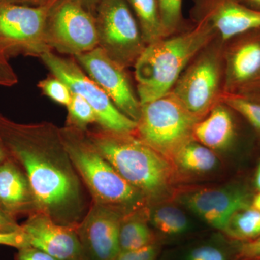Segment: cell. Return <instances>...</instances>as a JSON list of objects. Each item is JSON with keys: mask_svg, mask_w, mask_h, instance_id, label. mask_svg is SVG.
<instances>
[{"mask_svg": "<svg viewBox=\"0 0 260 260\" xmlns=\"http://www.w3.org/2000/svg\"><path fill=\"white\" fill-rule=\"evenodd\" d=\"M0 140L28 177L37 212L61 225H77L85 203L79 175L50 122L20 124L0 114Z\"/></svg>", "mask_w": 260, "mask_h": 260, "instance_id": "1", "label": "cell"}, {"mask_svg": "<svg viewBox=\"0 0 260 260\" xmlns=\"http://www.w3.org/2000/svg\"><path fill=\"white\" fill-rule=\"evenodd\" d=\"M89 139L116 172L144 196L148 203L170 193L175 166L135 133L86 130Z\"/></svg>", "mask_w": 260, "mask_h": 260, "instance_id": "2", "label": "cell"}, {"mask_svg": "<svg viewBox=\"0 0 260 260\" xmlns=\"http://www.w3.org/2000/svg\"><path fill=\"white\" fill-rule=\"evenodd\" d=\"M216 37L213 27L202 21L148 44L134 67L141 104L171 92L193 58Z\"/></svg>", "mask_w": 260, "mask_h": 260, "instance_id": "3", "label": "cell"}, {"mask_svg": "<svg viewBox=\"0 0 260 260\" xmlns=\"http://www.w3.org/2000/svg\"><path fill=\"white\" fill-rule=\"evenodd\" d=\"M63 144L93 203L112 210L122 218L144 213L146 199L116 172L89 139L86 130L60 128Z\"/></svg>", "mask_w": 260, "mask_h": 260, "instance_id": "4", "label": "cell"}, {"mask_svg": "<svg viewBox=\"0 0 260 260\" xmlns=\"http://www.w3.org/2000/svg\"><path fill=\"white\" fill-rule=\"evenodd\" d=\"M141 105L135 133L172 162L178 151L194 140V128L201 119L191 114L172 92Z\"/></svg>", "mask_w": 260, "mask_h": 260, "instance_id": "5", "label": "cell"}, {"mask_svg": "<svg viewBox=\"0 0 260 260\" xmlns=\"http://www.w3.org/2000/svg\"><path fill=\"white\" fill-rule=\"evenodd\" d=\"M224 42L216 37L193 58L171 92L200 119L221 102Z\"/></svg>", "mask_w": 260, "mask_h": 260, "instance_id": "6", "label": "cell"}, {"mask_svg": "<svg viewBox=\"0 0 260 260\" xmlns=\"http://www.w3.org/2000/svg\"><path fill=\"white\" fill-rule=\"evenodd\" d=\"M98 47L123 68H134L145 44L126 0H100L95 10Z\"/></svg>", "mask_w": 260, "mask_h": 260, "instance_id": "7", "label": "cell"}, {"mask_svg": "<svg viewBox=\"0 0 260 260\" xmlns=\"http://www.w3.org/2000/svg\"><path fill=\"white\" fill-rule=\"evenodd\" d=\"M45 41L51 51L75 56L98 47L95 13L81 0H57L49 10Z\"/></svg>", "mask_w": 260, "mask_h": 260, "instance_id": "8", "label": "cell"}, {"mask_svg": "<svg viewBox=\"0 0 260 260\" xmlns=\"http://www.w3.org/2000/svg\"><path fill=\"white\" fill-rule=\"evenodd\" d=\"M51 75L64 82L72 93L78 94L90 104L97 116V124L104 129L135 133L137 122L119 110L107 93L93 81L73 58L61 57L52 51L40 56Z\"/></svg>", "mask_w": 260, "mask_h": 260, "instance_id": "9", "label": "cell"}, {"mask_svg": "<svg viewBox=\"0 0 260 260\" xmlns=\"http://www.w3.org/2000/svg\"><path fill=\"white\" fill-rule=\"evenodd\" d=\"M52 5L44 7L0 3V51L7 57H39L51 51L45 41V27Z\"/></svg>", "mask_w": 260, "mask_h": 260, "instance_id": "10", "label": "cell"}, {"mask_svg": "<svg viewBox=\"0 0 260 260\" xmlns=\"http://www.w3.org/2000/svg\"><path fill=\"white\" fill-rule=\"evenodd\" d=\"M223 62V93H260V28L224 42Z\"/></svg>", "mask_w": 260, "mask_h": 260, "instance_id": "11", "label": "cell"}, {"mask_svg": "<svg viewBox=\"0 0 260 260\" xmlns=\"http://www.w3.org/2000/svg\"><path fill=\"white\" fill-rule=\"evenodd\" d=\"M254 193L246 183L203 188L179 195L181 204L212 227L225 232L233 215L251 206Z\"/></svg>", "mask_w": 260, "mask_h": 260, "instance_id": "12", "label": "cell"}, {"mask_svg": "<svg viewBox=\"0 0 260 260\" xmlns=\"http://www.w3.org/2000/svg\"><path fill=\"white\" fill-rule=\"evenodd\" d=\"M74 58L119 110L137 122L141 112V103L132 87L125 68L111 59L99 47Z\"/></svg>", "mask_w": 260, "mask_h": 260, "instance_id": "13", "label": "cell"}, {"mask_svg": "<svg viewBox=\"0 0 260 260\" xmlns=\"http://www.w3.org/2000/svg\"><path fill=\"white\" fill-rule=\"evenodd\" d=\"M121 220L119 214L93 203L77 226L85 260L115 259Z\"/></svg>", "mask_w": 260, "mask_h": 260, "instance_id": "14", "label": "cell"}, {"mask_svg": "<svg viewBox=\"0 0 260 260\" xmlns=\"http://www.w3.org/2000/svg\"><path fill=\"white\" fill-rule=\"evenodd\" d=\"M32 247L59 260H85L77 225H61L46 214L36 212L21 225Z\"/></svg>", "mask_w": 260, "mask_h": 260, "instance_id": "15", "label": "cell"}, {"mask_svg": "<svg viewBox=\"0 0 260 260\" xmlns=\"http://www.w3.org/2000/svg\"><path fill=\"white\" fill-rule=\"evenodd\" d=\"M190 10L194 23L210 24L223 42L248 30L260 28V13L238 0H193Z\"/></svg>", "mask_w": 260, "mask_h": 260, "instance_id": "16", "label": "cell"}, {"mask_svg": "<svg viewBox=\"0 0 260 260\" xmlns=\"http://www.w3.org/2000/svg\"><path fill=\"white\" fill-rule=\"evenodd\" d=\"M0 210L15 220L37 212L28 177L10 156L0 164Z\"/></svg>", "mask_w": 260, "mask_h": 260, "instance_id": "17", "label": "cell"}, {"mask_svg": "<svg viewBox=\"0 0 260 260\" xmlns=\"http://www.w3.org/2000/svg\"><path fill=\"white\" fill-rule=\"evenodd\" d=\"M239 116L221 101L197 123L193 132L194 140L213 151L232 150L240 138Z\"/></svg>", "mask_w": 260, "mask_h": 260, "instance_id": "18", "label": "cell"}, {"mask_svg": "<svg viewBox=\"0 0 260 260\" xmlns=\"http://www.w3.org/2000/svg\"><path fill=\"white\" fill-rule=\"evenodd\" d=\"M172 162L184 172L205 174L214 170L218 160L213 150L194 140L178 151Z\"/></svg>", "mask_w": 260, "mask_h": 260, "instance_id": "19", "label": "cell"}, {"mask_svg": "<svg viewBox=\"0 0 260 260\" xmlns=\"http://www.w3.org/2000/svg\"><path fill=\"white\" fill-rule=\"evenodd\" d=\"M134 11L145 44L167 37L162 27L158 0H126Z\"/></svg>", "mask_w": 260, "mask_h": 260, "instance_id": "20", "label": "cell"}, {"mask_svg": "<svg viewBox=\"0 0 260 260\" xmlns=\"http://www.w3.org/2000/svg\"><path fill=\"white\" fill-rule=\"evenodd\" d=\"M138 213L122 218L119 229L121 251L140 249L153 244V235L148 224Z\"/></svg>", "mask_w": 260, "mask_h": 260, "instance_id": "21", "label": "cell"}, {"mask_svg": "<svg viewBox=\"0 0 260 260\" xmlns=\"http://www.w3.org/2000/svg\"><path fill=\"white\" fill-rule=\"evenodd\" d=\"M224 232L241 243L260 237V210L250 206L237 212L229 220Z\"/></svg>", "mask_w": 260, "mask_h": 260, "instance_id": "22", "label": "cell"}, {"mask_svg": "<svg viewBox=\"0 0 260 260\" xmlns=\"http://www.w3.org/2000/svg\"><path fill=\"white\" fill-rule=\"evenodd\" d=\"M221 101L242 116L260 143V93L222 95Z\"/></svg>", "mask_w": 260, "mask_h": 260, "instance_id": "23", "label": "cell"}, {"mask_svg": "<svg viewBox=\"0 0 260 260\" xmlns=\"http://www.w3.org/2000/svg\"><path fill=\"white\" fill-rule=\"evenodd\" d=\"M151 223L159 232L168 235H179L189 229L187 217L182 210L172 205L155 208L150 213Z\"/></svg>", "mask_w": 260, "mask_h": 260, "instance_id": "24", "label": "cell"}, {"mask_svg": "<svg viewBox=\"0 0 260 260\" xmlns=\"http://www.w3.org/2000/svg\"><path fill=\"white\" fill-rule=\"evenodd\" d=\"M67 125L87 130L90 124L97 123V116L93 107L83 97L73 93L68 107Z\"/></svg>", "mask_w": 260, "mask_h": 260, "instance_id": "25", "label": "cell"}, {"mask_svg": "<svg viewBox=\"0 0 260 260\" xmlns=\"http://www.w3.org/2000/svg\"><path fill=\"white\" fill-rule=\"evenodd\" d=\"M159 11L167 37L185 28L182 16V0H158Z\"/></svg>", "mask_w": 260, "mask_h": 260, "instance_id": "26", "label": "cell"}, {"mask_svg": "<svg viewBox=\"0 0 260 260\" xmlns=\"http://www.w3.org/2000/svg\"><path fill=\"white\" fill-rule=\"evenodd\" d=\"M38 87L46 96L61 105L67 107L71 101L73 93L68 85L53 75L39 81Z\"/></svg>", "mask_w": 260, "mask_h": 260, "instance_id": "27", "label": "cell"}, {"mask_svg": "<svg viewBox=\"0 0 260 260\" xmlns=\"http://www.w3.org/2000/svg\"><path fill=\"white\" fill-rule=\"evenodd\" d=\"M185 260H230L226 251L213 246L195 248L186 256Z\"/></svg>", "mask_w": 260, "mask_h": 260, "instance_id": "28", "label": "cell"}, {"mask_svg": "<svg viewBox=\"0 0 260 260\" xmlns=\"http://www.w3.org/2000/svg\"><path fill=\"white\" fill-rule=\"evenodd\" d=\"M158 252V248L153 243L140 249L120 251L114 260H156Z\"/></svg>", "mask_w": 260, "mask_h": 260, "instance_id": "29", "label": "cell"}, {"mask_svg": "<svg viewBox=\"0 0 260 260\" xmlns=\"http://www.w3.org/2000/svg\"><path fill=\"white\" fill-rule=\"evenodd\" d=\"M18 82V75L8 61V58L0 51V86H13Z\"/></svg>", "mask_w": 260, "mask_h": 260, "instance_id": "30", "label": "cell"}, {"mask_svg": "<svg viewBox=\"0 0 260 260\" xmlns=\"http://www.w3.org/2000/svg\"><path fill=\"white\" fill-rule=\"evenodd\" d=\"M237 260H260V237L249 242L240 243Z\"/></svg>", "mask_w": 260, "mask_h": 260, "instance_id": "31", "label": "cell"}, {"mask_svg": "<svg viewBox=\"0 0 260 260\" xmlns=\"http://www.w3.org/2000/svg\"><path fill=\"white\" fill-rule=\"evenodd\" d=\"M14 260H59L49 255L44 251L32 247L21 248L18 249V252L15 254Z\"/></svg>", "mask_w": 260, "mask_h": 260, "instance_id": "32", "label": "cell"}, {"mask_svg": "<svg viewBox=\"0 0 260 260\" xmlns=\"http://www.w3.org/2000/svg\"><path fill=\"white\" fill-rule=\"evenodd\" d=\"M0 245L11 246L17 249L30 246L23 231L13 234H0Z\"/></svg>", "mask_w": 260, "mask_h": 260, "instance_id": "33", "label": "cell"}, {"mask_svg": "<svg viewBox=\"0 0 260 260\" xmlns=\"http://www.w3.org/2000/svg\"><path fill=\"white\" fill-rule=\"evenodd\" d=\"M23 231L21 225L0 210V234H8Z\"/></svg>", "mask_w": 260, "mask_h": 260, "instance_id": "34", "label": "cell"}, {"mask_svg": "<svg viewBox=\"0 0 260 260\" xmlns=\"http://www.w3.org/2000/svg\"><path fill=\"white\" fill-rule=\"evenodd\" d=\"M56 1L57 0H0V3L31 7H44L53 5Z\"/></svg>", "mask_w": 260, "mask_h": 260, "instance_id": "35", "label": "cell"}, {"mask_svg": "<svg viewBox=\"0 0 260 260\" xmlns=\"http://www.w3.org/2000/svg\"><path fill=\"white\" fill-rule=\"evenodd\" d=\"M246 8L260 13V0H238Z\"/></svg>", "mask_w": 260, "mask_h": 260, "instance_id": "36", "label": "cell"}, {"mask_svg": "<svg viewBox=\"0 0 260 260\" xmlns=\"http://www.w3.org/2000/svg\"><path fill=\"white\" fill-rule=\"evenodd\" d=\"M10 155L8 153V150H7L4 144H3V142L0 140V164L2 162H4L7 158H9Z\"/></svg>", "mask_w": 260, "mask_h": 260, "instance_id": "37", "label": "cell"}, {"mask_svg": "<svg viewBox=\"0 0 260 260\" xmlns=\"http://www.w3.org/2000/svg\"><path fill=\"white\" fill-rule=\"evenodd\" d=\"M83 2V4L88 8L89 10H91L95 13V8L98 3H99L100 0H81Z\"/></svg>", "mask_w": 260, "mask_h": 260, "instance_id": "38", "label": "cell"}, {"mask_svg": "<svg viewBox=\"0 0 260 260\" xmlns=\"http://www.w3.org/2000/svg\"><path fill=\"white\" fill-rule=\"evenodd\" d=\"M254 186L257 191H260V162L257 169H256L255 177H254Z\"/></svg>", "mask_w": 260, "mask_h": 260, "instance_id": "39", "label": "cell"}, {"mask_svg": "<svg viewBox=\"0 0 260 260\" xmlns=\"http://www.w3.org/2000/svg\"><path fill=\"white\" fill-rule=\"evenodd\" d=\"M251 206L253 208H256V209L260 210V191H257V193L254 194Z\"/></svg>", "mask_w": 260, "mask_h": 260, "instance_id": "40", "label": "cell"}]
</instances>
